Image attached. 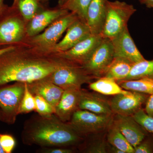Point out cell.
I'll use <instances>...</instances> for the list:
<instances>
[{
  "mask_svg": "<svg viewBox=\"0 0 153 153\" xmlns=\"http://www.w3.org/2000/svg\"><path fill=\"white\" fill-rule=\"evenodd\" d=\"M36 102L34 96L30 92L25 82V94L19 108V114H26L35 111Z\"/></svg>",
  "mask_w": 153,
  "mask_h": 153,
  "instance_id": "obj_27",
  "label": "cell"
},
{
  "mask_svg": "<svg viewBox=\"0 0 153 153\" xmlns=\"http://www.w3.org/2000/svg\"><path fill=\"white\" fill-rule=\"evenodd\" d=\"M134 63L120 57H114L105 72L103 76L109 77L117 81L126 79Z\"/></svg>",
  "mask_w": 153,
  "mask_h": 153,
  "instance_id": "obj_21",
  "label": "cell"
},
{
  "mask_svg": "<svg viewBox=\"0 0 153 153\" xmlns=\"http://www.w3.org/2000/svg\"><path fill=\"white\" fill-rule=\"evenodd\" d=\"M109 143L104 140H100L88 145L83 152L88 153H108Z\"/></svg>",
  "mask_w": 153,
  "mask_h": 153,
  "instance_id": "obj_31",
  "label": "cell"
},
{
  "mask_svg": "<svg viewBox=\"0 0 153 153\" xmlns=\"http://www.w3.org/2000/svg\"><path fill=\"white\" fill-rule=\"evenodd\" d=\"M11 6L19 12L27 24L36 14L47 7L39 0H13Z\"/></svg>",
  "mask_w": 153,
  "mask_h": 153,
  "instance_id": "obj_22",
  "label": "cell"
},
{
  "mask_svg": "<svg viewBox=\"0 0 153 153\" xmlns=\"http://www.w3.org/2000/svg\"><path fill=\"white\" fill-rule=\"evenodd\" d=\"M36 102L35 111L39 115L47 117L55 114V108L42 97L34 96Z\"/></svg>",
  "mask_w": 153,
  "mask_h": 153,
  "instance_id": "obj_28",
  "label": "cell"
},
{
  "mask_svg": "<svg viewBox=\"0 0 153 153\" xmlns=\"http://www.w3.org/2000/svg\"><path fill=\"white\" fill-rule=\"evenodd\" d=\"M66 9L58 7L49 8L47 7L36 14L26 25L27 38L42 33L55 20L69 13Z\"/></svg>",
  "mask_w": 153,
  "mask_h": 153,
  "instance_id": "obj_13",
  "label": "cell"
},
{
  "mask_svg": "<svg viewBox=\"0 0 153 153\" xmlns=\"http://www.w3.org/2000/svg\"><path fill=\"white\" fill-rule=\"evenodd\" d=\"M149 94L136 91H130L126 94L113 96L109 101L110 105L114 114L133 115L143 108Z\"/></svg>",
  "mask_w": 153,
  "mask_h": 153,
  "instance_id": "obj_10",
  "label": "cell"
},
{
  "mask_svg": "<svg viewBox=\"0 0 153 153\" xmlns=\"http://www.w3.org/2000/svg\"><path fill=\"white\" fill-rule=\"evenodd\" d=\"M110 40L114 57L124 58L133 63L146 59L137 47L128 27Z\"/></svg>",
  "mask_w": 153,
  "mask_h": 153,
  "instance_id": "obj_12",
  "label": "cell"
},
{
  "mask_svg": "<svg viewBox=\"0 0 153 153\" xmlns=\"http://www.w3.org/2000/svg\"><path fill=\"white\" fill-rule=\"evenodd\" d=\"M79 109L85 110L97 114H114L109 101L98 94L82 89L79 103Z\"/></svg>",
  "mask_w": 153,
  "mask_h": 153,
  "instance_id": "obj_18",
  "label": "cell"
},
{
  "mask_svg": "<svg viewBox=\"0 0 153 153\" xmlns=\"http://www.w3.org/2000/svg\"><path fill=\"white\" fill-rule=\"evenodd\" d=\"M142 4L145 5L148 8L153 10V0H143Z\"/></svg>",
  "mask_w": 153,
  "mask_h": 153,
  "instance_id": "obj_36",
  "label": "cell"
},
{
  "mask_svg": "<svg viewBox=\"0 0 153 153\" xmlns=\"http://www.w3.org/2000/svg\"><path fill=\"white\" fill-rule=\"evenodd\" d=\"M138 1H139L141 4H142L143 1V0H138Z\"/></svg>",
  "mask_w": 153,
  "mask_h": 153,
  "instance_id": "obj_41",
  "label": "cell"
},
{
  "mask_svg": "<svg viewBox=\"0 0 153 153\" xmlns=\"http://www.w3.org/2000/svg\"><path fill=\"white\" fill-rule=\"evenodd\" d=\"M122 88L129 91L150 94H153V79L143 78L117 81Z\"/></svg>",
  "mask_w": 153,
  "mask_h": 153,
  "instance_id": "obj_24",
  "label": "cell"
},
{
  "mask_svg": "<svg viewBox=\"0 0 153 153\" xmlns=\"http://www.w3.org/2000/svg\"><path fill=\"white\" fill-rule=\"evenodd\" d=\"M26 83L28 89L33 95L42 97L55 108L64 91L63 89L53 83L48 76Z\"/></svg>",
  "mask_w": 153,
  "mask_h": 153,
  "instance_id": "obj_16",
  "label": "cell"
},
{
  "mask_svg": "<svg viewBox=\"0 0 153 153\" xmlns=\"http://www.w3.org/2000/svg\"><path fill=\"white\" fill-rule=\"evenodd\" d=\"M66 32L63 39L52 49V52L59 53L68 50L92 35L86 22L79 18L69 26Z\"/></svg>",
  "mask_w": 153,
  "mask_h": 153,
  "instance_id": "obj_15",
  "label": "cell"
},
{
  "mask_svg": "<svg viewBox=\"0 0 153 153\" xmlns=\"http://www.w3.org/2000/svg\"><path fill=\"white\" fill-rule=\"evenodd\" d=\"M78 17L69 12L55 20L42 33L27 38L24 44L40 50L52 52V49L60 40L64 32Z\"/></svg>",
  "mask_w": 153,
  "mask_h": 153,
  "instance_id": "obj_5",
  "label": "cell"
},
{
  "mask_svg": "<svg viewBox=\"0 0 153 153\" xmlns=\"http://www.w3.org/2000/svg\"><path fill=\"white\" fill-rule=\"evenodd\" d=\"M22 140L24 144L41 147L76 148L85 141V138L77 133L68 122L62 121L55 114L31 116L24 123Z\"/></svg>",
  "mask_w": 153,
  "mask_h": 153,
  "instance_id": "obj_2",
  "label": "cell"
},
{
  "mask_svg": "<svg viewBox=\"0 0 153 153\" xmlns=\"http://www.w3.org/2000/svg\"><path fill=\"white\" fill-rule=\"evenodd\" d=\"M82 88L64 90L60 101L55 108V114L64 122H68L73 114L79 109Z\"/></svg>",
  "mask_w": 153,
  "mask_h": 153,
  "instance_id": "obj_17",
  "label": "cell"
},
{
  "mask_svg": "<svg viewBox=\"0 0 153 153\" xmlns=\"http://www.w3.org/2000/svg\"><path fill=\"white\" fill-rule=\"evenodd\" d=\"M25 90V82H15L0 88L1 120L9 124L15 123Z\"/></svg>",
  "mask_w": 153,
  "mask_h": 153,
  "instance_id": "obj_8",
  "label": "cell"
},
{
  "mask_svg": "<svg viewBox=\"0 0 153 153\" xmlns=\"http://www.w3.org/2000/svg\"><path fill=\"white\" fill-rule=\"evenodd\" d=\"M49 0H39V1L45 6H47Z\"/></svg>",
  "mask_w": 153,
  "mask_h": 153,
  "instance_id": "obj_39",
  "label": "cell"
},
{
  "mask_svg": "<svg viewBox=\"0 0 153 153\" xmlns=\"http://www.w3.org/2000/svg\"><path fill=\"white\" fill-rule=\"evenodd\" d=\"M143 78L153 79V60H145L134 63L128 76L124 80Z\"/></svg>",
  "mask_w": 153,
  "mask_h": 153,
  "instance_id": "obj_25",
  "label": "cell"
},
{
  "mask_svg": "<svg viewBox=\"0 0 153 153\" xmlns=\"http://www.w3.org/2000/svg\"><path fill=\"white\" fill-rule=\"evenodd\" d=\"M105 0H91L87 10L86 23L92 35L101 34L105 16Z\"/></svg>",
  "mask_w": 153,
  "mask_h": 153,
  "instance_id": "obj_19",
  "label": "cell"
},
{
  "mask_svg": "<svg viewBox=\"0 0 153 153\" xmlns=\"http://www.w3.org/2000/svg\"><path fill=\"white\" fill-rule=\"evenodd\" d=\"M89 84L91 90L105 95L114 96L118 94H126L130 92L121 87L116 80L109 77L102 76Z\"/></svg>",
  "mask_w": 153,
  "mask_h": 153,
  "instance_id": "obj_20",
  "label": "cell"
},
{
  "mask_svg": "<svg viewBox=\"0 0 153 153\" xmlns=\"http://www.w3.org/2000/svg\"><path fill=\"white\" fill-rule=\"evenodd\" d=\"M107 133V141L110 145L123 151L125 153H134V148L114 124L108 127Z\"/></svg>",
  "mask_w": 153,
  "mask_h": 153,
  "instance_id": "obj_23",
  "label": "cell"
},
{
  "mask_svg": "<svg viewBox=\"0 0 153 153\" xmlns=\"http://www.w3.org/2000/svg\"><path fill=\"white\" fill-rule=\"evenodd\" d=\"M114 52L110 39L103 38L89 59L82 66L89 75L95 79L104 75L114 58Z\"/></svg>",
  "mask_w": 153,
  "mask_h": 153,
  "instance_id": "obj_9",
  "label": "cell"
},
{
  "mask_svg": "<svg viewBox=\"0 0 153 153\" xmlns=\"http://www.w3.org/2000/svg\"><path fill=\"white\" fill-rule=\"evenodd\" d=\"M48 77L64 90L81 89L83 84H89L95 79L89 75L82 66L69 60Z\"/></svg>",
  "mask_w": 153,
  "mask_h": 153,
  "instance_id": "obj_7",
  "label": "cell"
},
{
  "mask_svg": "<svg viewBox=\"0 0 153 153\" xmlns=\"http://www.w3.org/2000/svg\"><path fill=\"white\" fill-rule=\"evenodd\" d=\"M145 104V112L149 116L153 117V94L149 96Z\"/></svg>",
  "mask_w": 153,
  "mask_h": 153,
  "instance_id": "obj_34",
  "label": "cell"
},
{
  "mask_svg": "<svg viewBox=\"0 0 153 153\" xmlns=\"http://www.w3.org/2000/svg\"><path fill=\"white\" fill-rule=\"evenodd\" d=\"M74 148L60 147H41L37 151L39 153H73L75 152Z\"/></svg>",
  "mask_w": 153,
  "mask_h": 153,
  "instance_id": "obj_33",
  "label": "cell"
},
{
  "mask_svg": "<svg viewBox=\"0 0 153 153\" xmlns=\"http://www.w3.org/2000/svg\"><path fill=\"white\" fill-rule=\"evenodd\" d=\"M17 46H0V55L9 50L13 49Z\"/></svg>",
  "mask_w": 153,
  "mask_h": 153,
  "instance_id": "obj_35",
  "label": "cell"
},
{
  "mask_svg": "<svg viewBox=\"0 0 153 153\" xmlns=\"http://www.w3.org/2000/svg\"><path fill=\"white\" fill-rule=\"evenodd\" d=\"M0 143L5 153H11L16 145L13 137L7 134H0Z\"/></svg>",
  "mask_w": 153,
  "mask_h": 153,
  "instance_id": "obj_32",
  "label": "cell"
},
{
  "mask_svg": "<svg viewBox=\"0 0 153 153\" xmlns=\"http://www.w3.org/2000/svg\"><path fill=\"white\" fill-rule=\"evenodd\" d=\"M68 0H58V7H62L68 1Z\"/></svg>",
  "mask_w": 153,
  "mask_h": 153,
  "instance_id": "obj_37",
  "label": "cell"
},
{
  "mask_svg": "<svg viewBox=\"0 0 153 153\" xmlns=\"http://www.w3.org/2000/svg\"><path fill=\"white\" fill-rule=\"evenodd\" d=\"M4 0H0V13L4 8V7L6 5V4L4 3Z\"/></svg>",
  "mask_w": 153,
  "mask_h": 153,
  "instance_id": "obj_38",
  "label": "cell"
},
{
  "mask_svg": "<svg viewBox=\"0 0 153 153\" xmlns=\"http://www.w3.org/2000/svg\"><path fill=\"white\" fill-rule=\"evenodd\" d=\"M103 39L101 34L91 35L71 49L56 53L59 57L82 66L89 59Z\"/></svg>",
  "mask_w": 153,
  "mask_h": 153,
  "instance_id": "obj_11",
  "label": "cell"
},
{
  "mask_svg": "<svg viewBox=\"0 0 153 153\" xmlns=\"http://www.w3.org/2000/svg\"><path fill=\"white\" fill-rule=\"evenodd\" d=\"M0 120H1V114H0ZM0 153H5V152H4V150L1 146V143H0Z\"/></svg>",
  "mask_w": 153,
  "mask_h": 153,
  "instance_id": "obj_40",
  "label": "cell"
},
{
  "mask_svg": "<svg viewBox=\"0 0 153 153\" xmlns=\"http://www.w3.org/2000/svg\"><path fill=\"white\" fill-rule=\"evenodd\" d=\"M113 123L134 148L139 144L149 134L131 116L114 114Z\"/></svg>",
  "mask_w": 153,
  "mask_h": 153,
  "instance_id": "obj_14",
  "label": "cell"
},
{
  "mask_svg": "<svg viewBox=\"0 0 153 153\" xmlns=\"http://www.w3.org/2000/svg\"><path fill=\"white\" fill-rule=\"evenodd\" d=\"M134 149V153H153V134L149 133Z\"/></svg>",
  "mask_w": 153,
  "mask_h": 153,
  "instance_id": "obj_30",
  "label": "cell"
},
{
  "mask_svg": "<svg viewBox=\"0 0 153 153\" xmlns=\"http://www.w3.org/2000/svg\"><path fill=\"white\" fill-rule=\"evenodd\" d=\"M68 61L56 53L24 43L18 45L0 55V86L46 78Z\"/></svg>",
  "mask_w": 153,
  "mask_h": 153,
  "instance_id": "obj_1",
  "label": "cell"
},
{
  "mask_svg": "<svg viewBox=\"0 0 153 153\" xmlns=\"http://www.w3.org/2000/svg\"><path fill=\"white\" fill-rule=\"evenodd\" d=\"M114 115L98 114L79 109L68 123L77 133L85 138L107 130L112 123Z\"/></svg>",
  "mask_w": 153,
  "mask_h": 153,
  "instance_id": "obj_6",
  "label": "cell"
},
{
  "mask_svg": "<svg viewBox=\"0 0 153 153\" xmlns=\"http://www.w3.org/2000/svg\"><path fill=\"white\" fill-rule=\"evenodd\" d=\"M26 25L19 12L6 4L0 13V46H17L25 43Z\"/></svg>",
  "mask_w": 153,
  "mask_h": 153,
  "instance_id": "obj_3",
  "label": "cell"
},
{
  "mask_svg": "<svg viewBox=\"0 0 153 153\" xmlns=\"http://www.w3.org/2000/svg\"><path fill=\"white\" fill-rule=\"evenodd\" d=\"M105 19L101 35L103 38L111 39L128 27V22L137 10L132 5L117 0H105Z\"/></svg>",
  "mask_w": 153,
  "mask_h": 153,
  "instance_id": "obj_4",
  "label": "cell"
},
{
  "mask_svg": "<svg viewBox=\"0 0 153 153\" xmlns=\"http://www.w3.org/2000/svg\"><path fill=\"white\" fill-rule=\"evenodd\" d=\"M132 117L148 132L153 134V117L147 114L143 108L134 114Z\"/></svg>",
  "mask_w": 153,
  "mask_h": 153,
  "instance_id": "obj_29",
  "label": "cell"
},
{
  "mask_svg": "<svg viewBox=\"0 0 153 153\" xmlns=\"http://www.w3.org/2000/svg\"><path fill=\"white\" fill-rule=\"evenodd\" d=\"M91 0H68L62 7L76 14L80 20L86 22L88 8Z\"/></svg>",
  "mask_w": 153,
  "mask_h": 153,
  "instance_id": "obj_26",
  "label": "cell"
}]
</instances>
